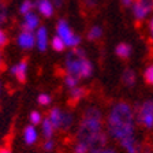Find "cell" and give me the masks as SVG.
I'll return each mask as SVG.
<instances>
[{
	"instance_id": "cell-1",
	"label": "cell",
	"mask_w": 153,
	"mask_h": 153,
	"mask_svg": "<svg viewBox=\"0 0 153 153\" xmlns=\"http://www.w3.org/2000/svg\"><path fill=\"white\" fill-rule=\"evenodd\" d=\"M78 142H83L89 148V153H97L107 146L108 134L104 131L102 114L99 108L89 107L86 108L81 119L78 134Z\"/></svg>"
},
{
	"instance_id": "cell-2",
	"label": "cell",
	"mask_w": 153,
	"mask_h": 153,
	"mask_svg": "<svg viewBox=\"0 0 153 153\" xmlns=\"http://www.w3.org/2000/svg\"><path fill=\"white\" fill-rule=\"evenodd\" d=\"M105 126H107V134L118 142L134 137L135 115L133 107L126 101H119L114 104L108 112Z\"/></svg>"
},
{
	"instance_id": "cell-3",
	"label": "cell",
	"mask_w": 153,
	"mask_h": 153,
	"mask_svg": "<svg viewBox=\"0 0 153 153\" xmlns=\"http://www.w3.org/2000/svg\"><path fill=\"white\" fill-rule=\"evenodd\" d=\"M66 71L68 75L75 78H89L93 74V64L86 57V53L82 48H73L66 56Z\"/></svg>"
},
{
	"instance_id": "cell-4",
	"label": "cell",
	"mask_w": 153,
	"mask_h": 153,
	"mask_svg": "<svg viewBox=\"0 0 153 153\" xmlns=\"http://www.w3.org/2000/svg\"><path fill=\"white\" fill-rule=\"evenodd\" d=\"M56 36L62 38L67 48H76L81 44V37L73 32L66 19H60L56 25Z\"/></svg>"
},
{
	"instance_id": "cell-5",
	"label": "cell",
	"mask_w": 153,
	"mask_h": 153,
	"mask_svg": "<svg viewBox=\"0 0 153 153\" xmlns=\"http://www.w3.org/2000/svg\"><path fill=\"white\" fill-rule=\"evenodd\" d=\"M48 119L55 127V130H68L73 126L74 122L73 115L70 112H64L60 108H57V107H55V108H52L49 111Z\"/></svg>"
},
{
	"instance_id": "cell-6",
	"label": "cell",
	"mask_w": 153,
	"mask_h": 153,
	"mask_svg": "<svg viewBox=\"0 0 153 153\" xmlns=\"http://www.w3.org/2000/svg\"><path fill=\"white\" fill-rule=\"evenodd\" d=\"M137 109V122L142 127L152 130L153 128V100H146L142 104L135 107Z\"/></svg>"
},
{
	"instance_id": "cell-7",
	"label": "cell",
	"mask_w": 153,
	"mask_h": 153,
	"mask_svg": "<svg viewBox=\"0 0 153 153\" xmlns=\"http://www.w3.org/2000/svg\"><path fill=\"white\" fill-rule=\"evenodd\" d=\"M133 15L138 22L146 19L153 11V0H134L133 3Z\"/></svg>"
},
{
	"instance_id": "cell-8",
	"label": "cell",
	"mask_w": 153,
	"mask_h": 153,
	"mask_svg": "<svg viewBox=\"0 0 153 153\" xmlns=\"http://www.w3.org/2000/svg\"><path fill=\"white\" fill-rule=\"evenodd\" d=\"M16 44H18L19 48H22V49H32V48H34V45H36L34 33L22 30L18 34V37H16Z\"/></svg>"
},
{
	"instance_id": "cell-9",
	"label": "cell",
	"mask_w": 153,
	"mask_h": 153,
	"mask_svg": "<svg viewBox=\"0 0 153 153\" xmlns=\"http://www.w3.org/2000/svg\"><path fill=\"white\" fill-rule=\"evenodd\" d=\"M40 26V18L38 15L32 11V13H27L23 15V22H22V30L25 32H33L34 33L36 30Z\"/></svg>"
},
{
	"instance_id": "cell-10",
	"label": "cell",
	"mask_w": 153,
	"mask_h": 153,
	"mask_svg": "<svg viewBox=\"0 0 153 153\" xmlns=\"http://www.w3.org/2000/svg\"><path fill=\"white\" fill-rule=\"evenodd\" d=\"M36 47L38 48V51L44 52L48 48V30L45 26H38V29L36 30Z\"/></svg>"
},
{
	"instance_id": "cell-11",
	"label": "cell",
	"mask_w": 153,
	"mask_h": 153,
	"mask_svg": "<svg viewBox=\"0 0 153 153\" xmlns=\"http://www.w3.org/2000/svg\"><path fill=\"white\" fill-rule=\"evenodd\" d=\"M11 74L15 75V78L19 81L21 83H23L26 81V75H27V62L26 60H21L11 67Z\"/></svg>"
},
{
	"instance_id": "cell-12",
	"label": "cell",
	"mask_w": 153,
	"mask_h": 153,
	"mask_svg": "<svg viewBox=\"0 0 153 153\" xmlns=\"http://www.w3.org/2000/svg\"><path fill=\"white\" fill-rule=\"evenodd\" d=\"M37 7V11L41 14L45 18H49V16L53 15L55 11V6L52 4L51 0H37V3L34 4Z\"/></svg>"
},
{
	"instance_id": "cell-13",
	"label": "cell",
	"mask_w": 153,
	"mask_h": 153,
	"mask_svg": "<svg viewBox=\"0 0 153 153\" xmlns=\"http://www.w3.org/2000/svg\"><path fill=\"white\" fill-rule=\"evenodd\" d=\"M119 145L126 150V153H141V148H142L135 137L126 138V140L120 141Z\"/></svg>"
},
{
	"instance_id": "cell-14",
	"label": "cell",
	"mask_w": 153,
	"mask_h": 153,
	"mask_svg": "<svg viewBox=\"0 0 153 153\" xmlns=\"http://www.w3.org/2000/svg\"><path fill=\"white\" fill-rule=\"evenodd\" d=\"M23 140H25L26 145H33V143L37 142L38 131H37V128H36V126H33V124L26 126L25 130H23Z\"/></svg>"
},
{
	"instance_id": "cell-15",
	"label": "cell",
	"mask_w": 153,
	"mask_h": 153,
	"mask_svg": "<svg viewBox=\"0 0 153 153\" xmlns=\"http://www.w3.org/2000/svg\"><path fill=\"white\" fill-rule=\"evenodd\" d=\"M41 133H42V137L45 140H52L55 134V127L52 126V123L49 122V119L45 118L44 120L41 122Z\"/></svg>"
},
{
	"instance_id": "cell-16",
	"label": "cell",
	"mask_w": 153,
	"mask_h": 153,
	"mask_svg": "<svg viewBox=\"0 0 153 153\" xmlns=\"http://www.w3.org/2000/svg\"><path fill=\"white\" fill-rule=\"evenodd\" d=\"M131 47L127 44V42H120V44L116 45L115 48V53L118 55L120 59H128L131 56Z\"/></svg>"
},
{
	"instance_id": "cell-17",
	"label": "cell",
	"mask_w": 153,
	"mask_h": 153,
	"mask_svg": "<svg viewBox=\"0 0 153 153\" xmlns=\"http://www.w3.org/2000/svg\"><path fill=\"white\" fill-rule=\"evenodd\" d=\"M135 81H137L135 71L130 70V68L124 70V73L122 74V82H123L124 85L127 86V88H133V86L135 85Z\"/></svg>"
},
{
	"instance_id": "cell-18",
	"label": "cell",
	"mask_w": 153,
	"mask_h": 153,
	"mask_svg": "<svg viewBox=\"0 0 153 153\" xmlns=\"http://www.w3.org/2000/svg\"><path fill=\"white\" fill-rule=\"evenodd\" d=\"M86 89L85 88H82V86H76V88H74V89L70 90V97L71 100H74V101H79V100H82L83 97L86 96Z\"/></svg>"
},
{
	"instance_id": "cell-19",
	"label": "cell",
	"mask_w": 153,
	"mask_h": 153,
	"mask_svg": "<svg viewBox=\"0 0 153 153\" xmlns=\"http://www.w3.org/2000/svg\"><path fill=\"white\" fill-rule=\"evenodd\" d=\"M101 36H102V29L100 26H93V27L89 29V32H88V40L96 41V40L101 38Z\"/></svg>"
},
{
	"instance_id": "cell-20",
	"label": "cell",
	"mask_w": 153,
	"mask_h": 153,
	"mask_svg": "<svg viewBox=\"0 0 153 153\" xmlns=\"http://www.w3.org/2000/svg\"><path fill=\"white\" fill-rule=\"evenodd\" d=\"M51 47H52V49H53V51H56V52H62V51H64L66 45H64V42L62 41V38H60V37L55 36V37L51 40Z\"/></svg>"
},
{
	"instance_id": "cell-21",
	"label": "cell",
	"mask_w": 153,
	"mask_h": 153,
	"mask_svg": "<svg viewBox=\"0 0 153 153\" xmlns=\"http://www.w3.org/2000/svg\"><path fill=\"white\" fill-rule=\"evenodd\" d=\"M33 8H34V3L30 1V0H25V1L21 4V7H19V13L22 14V15H25V14H27V13H32Z\"/></svg>"
},
{
	"instance_id": "cell-22",
	"label": "cell",
	"mask_w": 153,
	"mask_h": 153,
	"mask_svg": "<svg viewBox=\"0 0 153 153\" xmlns=\"http://www.w3.org/2000/svg\"><path fill=\"white\" fill-rule=\"evenodd\" d=\"M78 83H79V79L75 78V76H73V75H68V74H67L66 78H64V85H66L70 90L74 89V88H76Z\"/></svg>"
},
{
	"instance_id": "cell-23",
	"label": "cell",
	"mask_w": 153,
	"mask_h": 153,
	"mask_svg": "<svg viewBox=\"0 0 153 153\" xmlns=\"http://www.w3.org/2000/svg\"><path fill=\"white\" fill-rule=\"evenodd\" d=\"M143 78H145V82H146L148 85L153 86V64H150V66H148L146 68H145V71H143Z\"/></svg>"
},
{
	"instance_id": "cell-24",
	"label": "cell",
	"mask_w": 153,
	"mask_h": 153,
	"mask_svg": "<svg viewBox=\"0 0 153 153\" xmlns=\"http://www.w3.org/2000/svg\"><path fill=\"white\" fill-rule=\"evenodd\" d=\"M38 104L42 105V107H45V105H49L52 101L51 96L48 94V93H41V94H38V99H37Z\"/></svg>"
},
{
	"instance_id": "cell-25",
	"label": "cell",
	"mask_w": 153,
	"mask_h": 153,
	"mask_svg": "<svg viewBox=\"0 0 153 153\" xmlns=\"http://www.w3.org/2000/svg\"><path fill=\"white\" fill-rule=\"evenodd\" d=\"M74 153H89V148H88V145L83 142H78L76 141V143L74 145V149H73Z\"/></svg>"
},
{
	"instance_id": "cell-26",
	"label": "cell",
	"mask_w": 153,
	"mask_h": 153,
	"mask_svg": "<svg viewBox=\"0 0 153 153\" xmlns=\"http://www.w3.org/2000/svg\"><path fill=\"white\" fill-rule=\"evenodd\" d=\"M41 122H42V116L38 111H33L32 114H30V123H32L33 126H36V124H41Z\"/></svg>"
},
{
	"instance_id": "cell-27",
	"label": "cell",
	"mask_w": 153,
	"mask_h": 153,
	"mask_svg": "<svg viewBox=\"0 0 153 153\" xmlns=\"http://www.w3.org/2000/svg\"><path fill=\"white\" fill-rule=\"evenodd\" d=\"M55 148V142L52 140H45V142L42 143V149L45 150V152H52Z\"/></svg>"
},
{
	"instance_id": "cell-28",
	"label": "cell",
	"mask_w": 153,
	"mask_h": 153,
	"mask_svg": "<svg viewBox=\"0 0 153 153\" xmlns=\"http://www.w3.org/2000/svg\"><path fill=\"white\" fill-rule=\"evenodd\" d=\"M7 42H8V37H7L6 32L0 29V48L6 47V45H7Z\"/></svg>"
},
{
	"instance_id": "cell-29",
	"label": "cell",
	"mask_w": 153,
	"mask_h": 153,
	"mask_svg": "<svg viewBox=\"0 0 153 153\" xmlns=\"http://www.w3.org/2000/svg\"><path fill=\"white\" fill-rule=\"evenodd\" d=\"M6 21H7V11H6V7L0 4V26L3 25Z\"/></svg>"
},
{
	"instance_id": "cell-30",
	"label": "cell",
	"mask_w": 153,
	"mask_h": 153,
	"mask_svg": "<svg viewBox=\"0 0 153 153\" xmlns=\"http://www.w3.org/2000/svg\"><path fill=\"white\" fill-rule=\"evenodd\" d=\"M149 36H150V41L153 42V15L149 19Z\"/></svg>"
},
{
	"instance_id": "cell-31",
	"label": "cell",
	"mask_w": 153,
	"mask_h": 153,
	"mask_svg": "<svg viewBox=\"0 0 153 153\" xmlns=\"http://www.w3.org/2000/svg\"><path fill=\"white\" fill-rule=\"evenodd\" d=\"M97 153H118L115 149H112V148H108V146H105V148H102L101 150H99Z\"/></svg>"
},
{
	"instance_id": "cell-32",
	"label": "cell",
	"mask_w": 153,
	"mask_h": 153,
	"mask_svg": "<svg viewBox=\"0 0 153 153\" xmlns=\"http://www.w3.org/2000/svg\"><path fill=\"white\" fill-rule=\"evenodd\" d=\"M141 153H153V148L150 145H145L143 148H141Z\"/></svg>"
},
{
	"instance_id": "cell-33",
	"label": "cell",
	"mask_w": 153,
	"mask_h": 153,
	"mask_svg": "<svg viewBox=\"0 0 153 153\" xmlns=\"http://www.w3.org/2000/svg\"><path fill=\"white\" fill-rule=\"evenodd\" d=\"M122 1V4H123L124 7H131L133 6V3H134V0H120Z\"/></svg>"
},
{
	"instance_id": "cell-34",
	"label": "cell",
	"mask_w": 153,
	"mask_h": 153,
	"mask_svg": "<svg viewBox=\"0 0 153 153\" xmlns=\"http://www.w3.org/2000/svg\"><path fill=\"white\" fill-rule=\"evenodd\" d=\"M85 3H86V6H89V7H94L96 6V0H85Z\"/></svg>"
},
{
	"instance_id": "cell-35",
	"label": "cell",
	"mask_w": 153,
	"mask_h": 153,
	"mask_svg": "<svg viewBox=\"0 0 153 153\" xmlns=\"http://www.w3.org/2000/svg\"><path fill=\"white\" fill-rule=\"evenodd\" d=\"M63 1H64V0H52V4H53V6H56V7H60L62 4H63Z\"/></svg>"
},
{
	"instance_id": "cell-36",
	"label": "cell",
	"mask_w": 153,
	"mask_h": 153,
	"mask_svg": "<svg viewBox=\"0 0 153 153\" xmlns=\"http://www.w3.org/2000/svg\"><path fill=\"white\" fill-rule=\"evenodd\" d=\"M0 153H11V150H10L8 148H1V149H0Z\"/></svg>"
},
{
	"instance_id": "cell-37",
	"label": "cell",
	"mask_w": 153,
	"mask_h": 153,
	"mask_svg": "<svg viewBox=\"0 0 153 153\" xmlns=\"http://www.w3.org/2000/svg\"><path fill=\"white\" fill-rule=\"evenodd\" d=\"M1 64H3V55H1V51H0V68H1Z\"/></svg>"
},
{
	"instance_id": "cell-38",
	"label": "cell",
	"mask_w": 153,
	"mask_h": 153,
	"mask_svg": "<svg viewBox=\"0 0 153 153\" xmlns=\"http://www.w3.org/2000/svg\"><path fill=\"white\" fill-rule=\"evenodd\" d=\"M0 93H1V85H0Z\"/></svg>"
}]
</instances>
